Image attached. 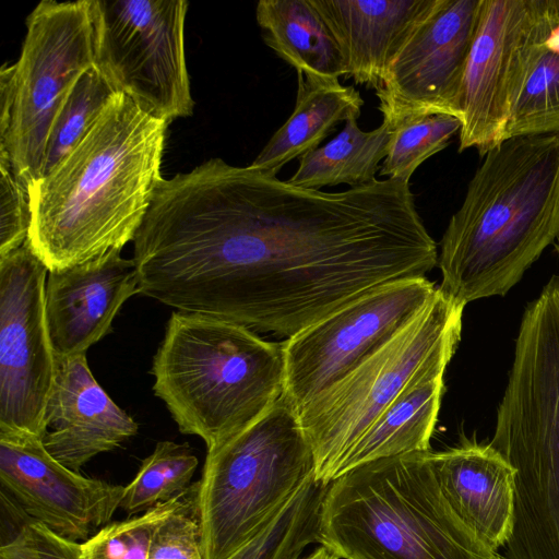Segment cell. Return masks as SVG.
Returning <instances> with one entry per match:
<instances>
[{
	"instance_id": "6da1fadb",
	"label": "cell",
	"mask_w": 559,
	"mask_h": 559,
	"mask_svg": "<svg viewBox=\"0 0 559 559\" xmlns=\"http://www.w3.org/2000/svg\"><path fill=\"white\" fill-rule=\"evenodd\" d=\"M133 243L141 294L286 338L439 255L409 182L325 192L218 157L163 178Z\"/></svg>"
},
{
	"instance_id": "7a4b0ae2",
	"label": "cell",
	"mask_w": 559,
	"mask_h": 559,
	"mask_svg": "<svg viewBox=\"0 0 559 559\" xmlns=\"http://www.w3.org/2000/svg\"><path fill=\"white\" fill-rule=\"evenodd\" d=\"M167 126L117 93L81 141L29 185L28 240L49 271L134 240L163 179Z\"/></svg>"
},
{
	"instance_id": "3957f363",
	"label": "cell",
	"mask_w": 559,
	"mask_h": 559,
	"mask_svg": "<svg viewBox=\"0 0 559 559\" xmlns=\"http://www.w3.org/2000/svg\"><path fill=\"white\" fill-rule=\"evenodd\" d=\"M559 237V135L510 138L490 151L452 215L439 288L466 306L504 296Z\"/></svg>"
},
{
	"instance_id": "277c9868",
	"label": "cell",
	"mask_w": 559,
	"mask_h": 559,
	"mask_svg": "<svg viewBox=\"0 0 559 559\" xmlns=\"http://www.w3.org/2000/svg\"><path fill=\"white\" fill-rule=\"evenodd\" d=\"M151 372L179 430L201 438L207 451L264 416L285 388L282 343L181 311L171 313Z\"/></svg>"
},
{
	"instance_id": "5b68a950",
	"label": "cell",
	"mask_w": 559,
	"mask_h": 559,
	"mask_svg": "<svg viewBox=\"0 0 559 559\" xmlns=\"http://www.w3.org/2000/svg\"><path fill=\"white\" fill-rule=\"evenodd\" d=\"M319 544L340 559H489L438 484L431 450L379 459L329 483Z\"/></svg>"
},
{
	"instance_id": "8992f818",
	"label": "cell",
	"mask_w": 559,
	"mask_h": 559,
	"mask_svg": "<svg viewBox=\"0 0 559 559\" xmlns=\"http://www.w3.org/2000/svg\"><path fill=\"white\" fill-rule=\"evenodd\" d=\"M489 443L515 469L507 559H559V312L520 323Z\"/></svg>"
},
{
	"instance_id": "52a82bcc",
	"label": "cell",
	"mask_w": 559,
	"mask_h": 559,
	"mask_svg": "<svg viewBox=\"0 0 559 559\" xmlns=\"http://www.w3.org/2000/svg\"><path fill=\"white\" fill-rule=\"evenodd\" d=\"M316 478L298 414L282 396L251 426L207 451L194 511L204 559H228Z\"/></svg>"
},
{
	"instance_id": "ba28073f",
	"label": "cell",
	"mask_w": 559,
	"mask_h": 559,
	"mask_svg": "<svg viewBox=\"0 0 559 559\" xmlns=\"http://www.w3.org/2000/svg\"><path fill=\"white\" fill-rule=\"evenodd\" d=\"M464 307L438 287L395 337L299 409L318 480L336 477L348 451L421 369L453 357Z\"/></svg>"
},
{
	"instance_id": "9c48e42d",
	"label": "cell",
	"mask_w": 559,
	"mask_h": 559,
	"mask_svg": "<svg viewBox=\"0 0 559 559\" xmlns=\"http://www.w3.org/2000/svg\"><path fill=\"white\" fill-rule=\"evenodd\" d=\"M96 0L39 2L26 19L21 55L0 70V153L29 183L41 177L52 120L96 63Z\"/></svg>"
},
{
	"instance_id": "30bf717a",
	"label": "cell",
	"mask_w": 559,
	"mask_h": 559,
	"mask_svg": "<svg viewBox=\"0 0 559 559\" xmlns=\"http://www.w3.org/2000/svg\"><path fill=\"white\" fill-rule=\"evenodd\" d=\"M185 0H96V66L119 93L170 123L193 114Z\"/></svg>"
},
{
	"instance_id": "8fae6325",
	"label": "cell",
	"mask_w": 559,
	"mask_h": 559,
	"mask_svg": "<svg viewBox=\"0 0 559 559\" xmlns=\"http://www.w3.org/2000/svg\"><path fill=\"white\" fill-rule=\"evenodd\" d=\"M437 286L412 277L379 286L283 345V397L296 409L340 381L395 337L428 305Z\"/></svg>"
},
{
	"instance_id": "7c38bea8",
	"label": "cell",
	"mask_w": 559,
	"mask_h": 559,
	"mask_svg": "<svg viewBox=\"0 0 559 559\" xmlns=\"http://www.w3.org/2000/svg\"><path fill=\"white\" fill-rule=\"evenodd\" d=\"M49 270L29 240L0 255V432L43 438L56 377L45 302Z\"/></svg>"
},
{
	"instance_id": "4fadbf2b",
	"label": "cell",
	"mask_w": 559,
	"mask_h": 559,
	"mask_svg": "<svg viewBox=\"0 0 559 559\" xmlns=\"http://www.w3.org/2000/svg\"><path fill=\"white\" fill-rule=\"evenodd\" d=\"M481 0H437L392 60L376 91L392 128L427 115L460 119L459 100Z\"/></svg>"
},
{
	"instance_id": "5bb4252c",
	"label": "cell",
	"mask_w": 559,
	"mask_h": 559,
	"mask_svg": "<svg viewBox=\"0 0 559 559\" xmlns=\"http://www.w3.org/2000/svg\"><path fill=\"white\" fill-rule=\"evenodd\" d=\"M0 484L28 519L78 543L111 522L124 489L68 468L46 450L40 437L2 432Z\"/></svg>"
},
{
	"instance_id": "9a60e30c",
	"label": "cell",
	"mask_w": 559,
	"mask_h": 559,
	"mask_svg": "<svg viewBox=\"0 0 559 559\" xmlns=\"http://www.w3.org/2000/svg\"><path fill=\"white\" fill-rule=\"evenodd\" d=\"M531 0H481L463 75L459 152L484 155L503 140Z\"/></svg>"
},
{
	"instance_id": "2e32d148",
	"label": "cell",
	"mask_w": 559,
	"mask_h": 559,
	"mask_svg": "<svg viewBox=\"0 0 559 559\" xmlns=\"http://www.w3.org/2000/svg\"><path fill=\"white\" fill-rule=\"evenodd\" d=\"M136 293L140 284L135 262L122 258L121 250L49 271L45 302L56 355L86 354L111 332L118 311Z\"/></svg>"
},
{
	"instance_id": "e0dca14e",
	"label": "cell",
	"mask_w": 559,
	"mask_h": 559,
	"mask_svg": "<svg viewBox=\"0 0 559 559\" xmlns=\"http://www.w3.org/2000/svg\"><path fill=\"white\" fill-rule=\"evenodd\" d=\"M45 425L44 447L76 473L93 457L112 451L139 430L138 423L96 381L86 354L56 357Z\"/></svg>"
},
{
	"instance_id": "ac0fdd59",
	"label": "cell",
	"mask_w": 559,
	"mask_h": 559,
	"mask_svg": "<svg viewBox=\"0 0 559 559\" xmlns=\"http://www.w3.org/2000/svg\"><path fill=\"white\" fill-rule=\"evenodd\" d=\"M440 489L451 509L489 550L508 542L514 521L515 469L490 443L465 440L431 451Z\"/></svg>"
},
{
	"instance_id": "d6986e66",
	"label": "cell",
	"mask_w": 559,
	"mask_h": 559,
	"mask_svg": "<svg viewBox=\"0 0 559 559\" xmlns=\"http://www.w3.org/2000/svg\"><path fill=\"white\" fill-rule=\"evenodd\" d=\"M334 36L346 75L377 91L437 0H310Z\"/></svg>"
},
{
	"instance_id": "ffe728a7",
	"label": "cell",
	"mask_w": 559,
	"mask_h": 559,
	"mask_svg": "<svg viewBox=\"0 0 559 559\" xmlns=\"http://www.w3.org/2000/svg\"><path fill=\"white\" fill-rule=\"evenodd\" d=\"M559 135V0H531L503 140Z\"/></svg>"
},
{
	"instance_id": "44dd1931",
	"label": "cell",
	"mask_w": 559,
	"mask_h": 559,
	"mask_svg": "<svg viewBox=\"0 0 559 559\" xmlns=\"http://www.w3.org/2000/svg\"><path fill=\"white\" fill-rule=\"evenodd\" d=\"M451 359L440 358L412 379L348 451L336 477L379 459L430 451Z\"/></svg>"
},
{
	"instance_id": "7402d4cb",
	"label": "cell",
	"mask_w": 559,
	"mask_h": 559,
	"mask_svg": "<svg viewBox=\"0 0 559 559\" xmlns=\"http://www.w3.org/2000/svg\"><path fill=\"white\" fill-rule=\"evenodd\" d=\"M296 105L290 117L275 131L251 167L276 176L290 160L319 147L334 127L361 114L364 99L338 79L297 73Z\"/></svg>"
},
{
	"instance_id": "603a6c76",
	"label": "cell",
	"mask_w": 559,
	"mask_h": 559,
	"mask_svg": "<svg viewBox=\"0 0 559 559\" xmlns=\"http://www.w3.org/2000/svg\"><path fill=\"white\" fill-rule=\"evenodd\" d=\"M255 19L266 46L297 73L346 75L338 45L310 0H260Z\"/></svg>"
},
{
	"instance_id": "cb8c5ba5",
	"label": "cell",
	"mask_w": 559,
	"mask_h": 559,
	"mask_svg": "<svg viewBox=\"0 0 559 559\" xmlns=\"http://www.w3.org/2000/svg\"><path fill=\"white\" fill-rule=\"evenodd\" d=\"M391 134L392 127L384 121L374 130L362 131L357 119H348L334 139L299 158L296 173L287 181L316 190L370 183L386 156Z\"/></svg>"
},
{
	"instance_id": "d4e9b609",
	"label": "cell",
	"mask_w": 559,
	"mask_h": 559,
	"mask_svg": "<svg viewBox=\"0 0 559 559\" xmlns=\"http://www.w3.org/2000/svg\"><path fill=\"white\" fill-rule=\"evenodd\" d=\"M329 484L311 479L251 542L228 559H300L319 543V516Z\"/></svg>"
},
{
	"instance_id": "484cf974",
	"label": "cell",
	"mask_w": 559,
	"mask_h": 559,
	"mask_svg": "<svg viewBox=\"0 0 559 559\" xmlns=\"http://www.w3.org/2000/svg\"><path fill=\"white\" fill-rule=\"evenodd\" d=\"M198 464L187 443L157 442L142 460L134 478L124 486L119 508L135 516L182 495L189 489Z\"/></svg>"
},
{
	"instance_id": "4316f807",
	"label": "cell",
	"mask_w": 559,
	"mask_h": 559,
	"mask_svg": "<svg viewBox=\"0 0 559 559\" xmlns=\"http://www.w3.org/2000/svg\"><path fill=\"white\" fill-rule=\"evenodd\" d=\"M117 93L119 92L96 64L81 74L50 126L41 177L50 173L81 141L108 100Z\"/></svg>"
},
{
	"instance_id": "83f0119b",
	"label": "cell",
	"mask_w": 559,
	"mask_h": 559,
	"mask_svg": "<svg viewBox=\"0 0 559 559\" xmlns=\"http://www.w3.org/2000/svg\"><path fill=\"white\" fill-rule=\"evenodd\" d=\"M461 120L447 114L406 119L392 128L380 176L409 182L414 171L444 150L460 132Z\"/></svg>"
},
{
	"instance_id": "f1b7e54d",
	"label": "cell",
	"mask_w": 559,
	"mask_h": 559,
	"mask_svg": "<svg viewBox=\"0 0 559 559\" xmlns=\"http://www.w3.org/2000/svg\"><path fill=\"white\" fill-rule=\"evenodd\" d=\"M191 491L188 489L142 514L106 524L81 543L82 559H148L157 528L186 502Z\"/></svg>"
},
{
	"instance_id": "f546056e",
	"label": "cell",
	"mask_w": 559,
	"mask_h": 559,
	"mask_svg": "<svg viewBox=\"0 0 559 559\" xmlns=\"http://www.w3.org/2000/svg\"><path fill=\"white\" fill-rule=\"evenodd\" d=\"M0 255H4L29 238L32 200L29 182L0 153Z\"/></svg>"
},
{
	"instance_id": "4dcf8cb0",
	"label": "cell",
	"mask_w": 559,
	"mask_h": 559,
	"mask_svg": "<svg viewBox=\"0 0 559 559\" xmlns=\"http://www.w3.org/2000/svg\"><path fill=\"white\" fill-rule=\"evenodd\" d=\"M194 496L193 486L186 502L162 522L148 559H204Z\"/></svg>"
},
{
	"instance_id": "1f68e13d",
	"label": "cell",
	"mask_w": 559,
	"mask_h": 559,
	"mask_svg": "<svg viewBox=\"0 0 559 559\" xmlns=\"http://www.w3.org/2000/svg\"><path fill=\"white\" fill-rule=\"evenodd\" d=\"M0 559H82L81 543L63 538L31 520L1 544Z\"/></svg>"
},
{
	"instance_id": "d6a6232c",
	"label": "cell",
	"mask_w": 559,
	"mask_h": 559,
	"mask_svg": "<svg viewBox=\"0 0 559 559\" xmlns=\"http://www.w3.org/2000/svg\"><path fill=\"white\" fill-rule=\"evenodd\" d=\"M301 559H338V557L324 546L314 549L310 555Z\"/></svg>"
},
{
	"instance_id": "836d02e7",
	"label": "cell",
	"mask_w": 559,
	"mask_h": 559,
	"mask_svg": "<svg viewBox=\"0 0 559 559\" xmlns=\"http://www.w3.org/2000/svg\"><path fill=\"white\" fill-rule=\"evenodd\" d=\"M489 559H503L500 555L495 552Z\"/></svg>"
}]
</instances>
